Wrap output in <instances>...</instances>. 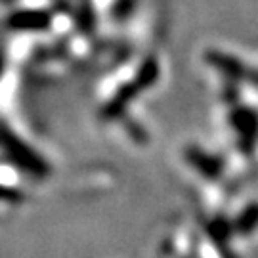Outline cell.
<instances>
[{"label":"cell","instance_id":"6da1fadb","mask_svg":"<svg viewBox=\"0 0 258 258\" xmlns=\"http://www.w3.org/2000/svg\"><path fill=\"white\" fill-rule=\"evenodd\" d=\"M46 23L48 18L42 12H19L12 19V25L18 29H42Z\"/></svg>","mask_w":258,"mask_h":258}]
</instances>
